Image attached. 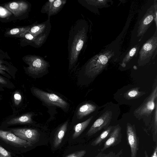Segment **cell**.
I'll list each match as a JSON object with an SVG mask.
<instances>
[{
  "mask_svg": "<svg viewBox=\"0 0 157 157\" xmlns=\"http://www.w3.org/2000/svg\"><path fill=\"white\" fill-rule=\"evenodd\" d=\"M0 144L14 156L21 157L33 145L23 140L8 129H0Z\"/></svg>",
  "mask_w": 157,
  "mask_h": 157,
  "instance_id": "cell-1",
  "label": "cell"
},
{
  "mask_svg": "<svg viewBox=\"0 0 157 157\" xmlns=\"http://www.w3.org/2000/svg\"><path fill=\"white\" fill-rule=\"evenodd\" d=\"M113 55V53L109 50L97 55L86 67V75L90 77H93L98 75L105 69Z\"/></svg>",
  "mask_w": 157,
  "mask_h": 157,
  "instance_id": "cell-2",
  "label": "cell"
},
{
  "mask_svg": "<svg viewBox=\"0 0 157 157\" xmlns=\"http://www.w3.org/2000/svg\"><path fill=\"white\" fill-rule=\"evenodd\" d=\"M157 35L156 30L154 34L148 40L141 48L139 53L138 63L140 65L148 63L156 55Z\"/></svg>",
  "mask_w": 157,
  "mask_h": 157,
  "instance_id": "cell-3",
  "label": "cell"
},
{
  "mask_svg": "<svg viewBox=\"0 0 157 157\" xmlns=\"http://www.w3.org/2000/svg\"><path fill=\"white\" fill-rule=\"evenodd\" d=\"M32 92L35 96L47 105L57 106L63 109L66 108L68 105L66 101L56 94L48 93L36 88H33Z\"/></svg>",
  "mask_w": 157,
  "mask_h": 157,
  "instance_id": "cell-4",
  "label": "cell"
},
{
  "mask_svg": "<svg viewBox=\"0 0 157 157\" xmlns=\"http://www.w3.org/2000/svg\"><path fill=\"white\" fill-rule=\"evenodd\" d=\"M157 86H156L149 96L135 111V114L141 116L151 114L155 109L157 102Z\"/></svg>",
  "mask_w": 157,
  "mask_h": 157,
  "instance_id": "cell-5",
  "label": "cell"
},
{
  "mask_svg": "<svg viewBox=\"0 0 157 157\" xmlns=\"http://www.w3.org/2000/svg\"><path fill=\"white\" fill-rule=\"evenodd\" d=\"M8 130L21 139L33 145L39 141L40 134L37 129L29 128H13Z\"/></svg>",
  "mask_w": 157,
  "mask_h": 157,
  "instance_id": "cell-6",
  "label": "cell"
},
{
  "mask_svg": "<svg viewBox=\"0 0 157 157\" xmlns=\"http://www.w3.org/2000/svg\"><path fill=\"white\" fill-rule=\"evenodd\" d=\"M126 131L127 144L130 149L131 157H136L140 142L135 125L127 123Z\"/></svg>",
  "mask_w": 157,
  "mask_h": 157,
  "instance_id": "cell-7",
  "label": "cell"
},
{
  "mask_svg": "<svg viewBox=\"0 0 157 157\" xmlns=\"http://www.w3.org/2000/svg\"><path fill=\"white\" fill-rule=\"evenodd\" d=\"M112 116L111 111H106L97 119L91 126L86 135L91 136L102 129H105L109 126Z\"/></svg>",
  "mask_w": 157,
  "mask_h": 157,
  "instance_id": "cell-8",
  "label": "cell"
},
{
  "mask_svg": "<svg viewBox=\"0 0 157 157\" xmlns=\"http://www.w3.org/2000/svg\"><path fill=\"white\" fill-rule=\"evenodd\" d=\"M156 3L147 10L139 22L137 30V36L141 38L151 25L154 18L155 7Z\"/></svg>",
  "mask_w": 157,
  "mask_h": 157,
  "instance_id": "cell-9",
  "label": "cell"
},
{
  "mask_svg": "<svg viewBox=\"0 0 157 157\" xmlns=\"http://www.w3.org/2000/svg\"><path fill=\"white\" fill-rule=\"evenodd\" d=\"M121 127L119 124L114 126L109 136L105 141L103 147L101 149L100 152H103L110 147L118 145L121 142Z\"/></svg>",
  "mask_w": 157,
  "mask_h": 157,
  "instance_id": "cell-10",
  "label": "cell"
},
{
  "mask_svg": "<svg viewBox=\"0 0 157 157\" xmlns=\"http://www.w3.org/2000/svg\"><path fill=\"white\" fill-rule=\"evenodd\" d=\"M26 60L29 65L28 71L32 74L38 75L42 72L46 67L44 64L39 58L27 57Z\"/></svg>",
  "mask_w": 157,
  "mask_h": 157,
  "instance_id": "cell-11",
  "label": "cell"
},
{
  "mask_svg": "<svg viewBox=\"0 0 157 157\" xmlns=\"http://www.w3.org/2000/svg\"><path fill=\"white\" fill-rule=\"evenodd\" d=\"M6 9L15 16L24 13L28 8V5L24 2H13L5 5Z\"/></svg>",
  "mask_w": 157,
  "mask_h": 157,
  "instance_id": "cell-12",
  "label": "cell"
},
{
  "mask_svg": "<svg viewBox=\"0 0 157 157\" xmlns=\"http://www.w3.org/2000/svg\"><path fill=\"white\" fill-rule=\"evenodd\" d=\"M68 124L67 120L62 124L56 131L53 139L54 147L56 148L61 144L67 131Z\"/></svg>",
  "mask_w": 157,
  "mask_h": 157,
  "instance_id": "cell-13",
  "label": "cell"
},
{
  "mask_svg": "<svg viewBox=\"0 0 157 157\" xmlns=\"http://www.w3.org/2000/svg\"><path fill=\"white\" fill-rule=\"evenodd\" d=\"M96 106L92 104L86 103L81 105L78 109L77 113L78 119H80L95 111Z\"/></svg>",
  "mask_w": 157,
  "mask_h": 157,
  "instance_id": "cell-14",
  "label": "cell"
},
{
  "mask_svg": "<svg viewBox=\"0 0 157 157\" xmlns=\"http://www.w3.org/2000/svg\"><path fill=\"white\" fill-rule=\"evenodd\" d=\"M32 114L28 113L18 117L13 118L7 122L6 124L8 125H10L31 123H32Z\"/></svg>",
  "mask_w": 157,
  "mask_h": 157,
  "instance_id": "cell-15",
  "label": "cell"
},
{
  "mask_svg": "<svg viewBox=\"0 0 157 157\" xmlns=\"http://www.w3.org/2000/svg\"><path fill=\"white\" fill-rule=\"evenodd\" d=\"M114 126H109L103 131L91 143L93 146L100 145L107 140L113 130Z\"/></svg>",
  "mask_w": 157,
  "mask_h": 157,
  "instance_id": "cell-16",
  "label": "cell"
},
{
  "mask_svg": "<svg viewBox=\"0 0 157 157\" xmlns=\"http://www.w3.org/2000/svg\"><path fill=\"white\" fill-rule=\"evenodd\" d=\"M93 118V116H91L85 121L74 126V132L72 135L73 139H75L80 135L89 124Z\"/></svg>",
  "mask_w": 157,
  "mask_h": 157,
  "instance_id": "cell-17",
  "label": "cell"
},
{
  "mask_svg": "<svg viewBox=\"0 0 157 157\" xmlns=\"http://www.w3.org/2000/svg\"><path fill=\"white\" fill-rule=\"evenodd\" d=\"M139 49V45L137 44L130 50L123 59L121 64L122 67L125 66L126 63L132 58Z\"/></svg>",
  "mask_w": 157,
  "mask_h": 157,
  "instance_id": "cell-18",
  "label": "cell"
},
{
  "mask_svg": "<svg viewBox=\"0 0 157 157\" xmlns=\"http://www.w3.org/2000/svg\"><path fill=\"white\" fill-rule=\"evenodd\" d=\"M141 93L142 92L139 91L138 88H135L126 92L125 94V97L128 99L135 98L140 96Z\"/></svg>",
  "mask_w": 157,
  "mask_h": 157,
  "instance_id": "cell-19",
  "label": "cell"
},
{
  "mask_svg": "<svg viewBox=\"0 0 157 157\" xmlns=\"http://www.w3.org/2000/svg\"><path fill=\"white\" fill-rule=\"evenodd\" d=\"M29 28L28 27H21L15 28L8 31L6 34L10 35H14L19 36L22 33L28 31Z\"/></svg>",
  "mask_w": 157,
  "mask_h": 157,
  "instance_id": "cell-20",
  "label": "cell"
},
{
  "mask_svg": "<svg viewBox=\"0 0 157 157\" xmlns=\"http://www.w3.org/2000/svg\"><path fill=\"white\" fill-rule=\"evenodd\" d=\"M122 153L123 150L122 149L117 153L113 151H110L107 153L100 152L94 157H120Z\"/></svg>",
  "mask_w": 157,
  "mask_h": 157,
  "instance_id": "cell-21",
  "label": "cell"
},
{
  "mask_svg": "<svg viewBox=\"0 0 157 157\" xmlns=\"http://www.w3.org/2000/svg\"><path fill=\"white\" fill-rule=\"evenodd\" d=\"M155 112V118L154 129L152 133V138L153 141L157 144V102L156 103Z\"/></svg>",
  "mask_w": 157,
  "mask_h": 157,
  "instance_id": "cell-22",
  "label": "cell"
},
{
  "mask_svg": "<svg viewBox=\"0 0 157 157\" xmlns=\"http://www.w3.org/2000/svg\"><path fill=\"white\" fill-rule=\"evenodd\" d=\"M13 155L0 144V157H13Z\"/></svg>",
  "mask_w": 157,
  "mask_h": 157,
  "instance_id": "cell-23",
  "label": "cell"
},
{
  "mask_svg": "<svg viewBox=\"0 0 157 157\" xmlns=\"http://www.w3.org/2000/svg\"><path fill=\"white\" fill-rule=\"evenodd\" d=\"M86 153V151L85 150H82L77 151L71 153L65 157H83Z\"/></svg>",
  "mask_w": 157,
  "mask_h": 157,
  "instance_id": "cell-24",
  "label": "cell"
},
{
  "mask_svg": "<svg viewBox=\"0 0 157 157\" xmlns=\"http://www.w3.org/2000/svg\"><path fill=\"white\" fill-rule=\"evenodd\" d=\"M12 14L6 8L0 6V17L5 18Z\"/></svg>",
  "mask_w": 157,
  "mask_h": 157,
  "instance_id": "cell-25",
  "label": "cell"
},
{
  "mask_svg": "<svg viewBox=\"0 0 157 157\" xmlns=\"http://www.w3.org/2000/svg\"><path fill=\"white\" fill-rule=\"evenodd\" d=\"M22 96L20 93L16 91L13 95V100L15 105H18L22 101Z\"/></svg>",
  "mask_w": 157,
  "mask_h": 157,
  "instance_id": "cell-26",
  "label": "cell"
},
{
  "mask_svg": "<svg viewBox=\"0 0 157 157\" xmlns=\"http://www.w3.org/2000/svg\"><path fill=\"white\" fill-rule=\"evenodd\" d=\"M27 32L22 33L19 36L22 37H24L27 39L30 40H33L34 38V36L33 35L30 33H27Z\"/></svg>",
  "mask_w": 157,
  "mask_h": 157,
  "instance_id": "cell-27",
  "label": "cell"
},
{
  "mask_svg": "<svg viewBox=\"0 0 157 157\" xmlns=\"http://www.w3.org/2000/svg\"><path fill=\"white\" fill-rule=\"evenodd\" d=\"M83 44V41L82 40H79L76 46V50L78 51L81 50L82 48Z\"/></svg>",
  "mask_w": 157,
  "mask_h": 157,
  "instance_id": "cell-28",
  "label": "cell"
},
{
  "mask_svg": "<svg viewBox=\"0 0 157 157\" xmlns=\"http://www.w3.org/2000/svg\"><path fill=\"white\" fill-rule=\"evenodd\" d=\"M40 29V28L37 26H35L33 27L30 30V32L31 34H35Z\"/></svg>",
  "mask_w": 157,
  "mask_h": 157,
  "instance_id": "cell-29",
  "label": "cell"
},
{
  "mask_svg": "<svg viewBox=\"0 0 157 157\" xmlns=\"http://www.w3.org/2000/svg\"><path fill=\"white\" fill-rule=\"evenodd\" d=\"M3 63V62L0 60V68L3 70L9 72V70L7 68V67L2 64Z\"/></svg>",
  "mask_w": 157,
  "mask_h": 157,
  "instance_id": "cell-30",
  "label": "cell"
},
{
  "mask_svg": "<svg viewBox=\"0 0 157 157\" xmlns=\"http://www.w3.org/2000/svg\"><path fill=\"white\" fill-rule=\"evenodd\" d=\"M150 157H157V145H156L154 147L153 152Z\"/></svg>",
  "mask_w": 157,
  "mask_h": 157,
  "instance_id": "cell-31",
  "label": "cell"
},
{
  "mask_svg": "<svg viewBox=\"0 0 157 157\" xmlns=\"http://www.w3.org/2000/svg\"><path fill=\"white\" fill-rule=\"evenodd\" d=\"M61 1L59 0H57L54 2L53 5L55 7H57L61 5Z\"/></svg>",
  "mask_w": 157,
  "mask_h": 157,
  "instance_id": "cell-32",
  "label": "cell"
},
{
  "mask_svg": "<svg viewBox=\"0 0 157 157\" xmlns=\"http://www.w3.org/2000/svg\"><path fill=\"white\" fill-rule=\"evenodd\" d=\"M0 83L6 85L7 84V82L4 78L0 76Z\"/></svg>",
  "mask_w": 157,
  "mask_h": 157,
  "instance_id": "cell-33",
  "label": "cell"
},
{
  "mask_svg": "<svg viewBox=\"0 0 157 157\" xmlns=\"http://www.w3.org/2000/svg\"><path fill=\"white\" fill-rule=\"evenodd\" d=\"M0 73L3 74V75H5L6 74V73L5 72L3 71V70L1 68H0Z\"/></svg>",
  "mask_w": 157,
  "mask_h": 157,
  "instance_id": "cell-34",
  "label": "cell"
},
{
  "mask_svg": "<svg viewBox=\"0 0 157 157\" xmlns=\"http://www.w3.org/2000/svg\"><path fill=\"white\" fill-rule=\"evenodd\" d=\"M144 153L145 157H149L146 150L145 151Z\"/></svg>",
  "mask_w": 157,
  "mask_h": 157,
  "instance_id": "cell-35",
  "label": "cell"
},
{
  "mask_svg": "<svg viewBox=\"0 0 157 157\" xmlns=\"http://www.w3.org/2000/svg\"></svg>",
  "mask_w": 157,
  "mask_h": 157,
  "instance_id": "cell-36",
  "label": "cell"
}]
</instances>
